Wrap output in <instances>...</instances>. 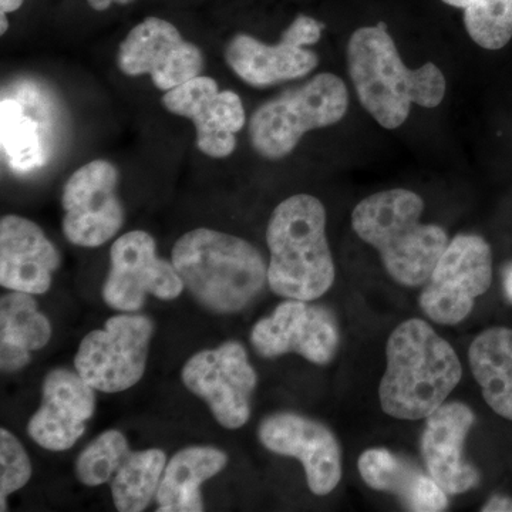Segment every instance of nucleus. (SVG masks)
<instances>
[{
  "label": "nucleus",
  "mask_w": 512,
  "mask_h": 512,
  "mask_svg": "<svg viewBox=\"0 0 512 512\" xmlns=\"http://www.w3.org/2000/svg\"><path fill=\"white\" fill-rule=\"evenodd\" d=\"M346 56L357 99L387 130L402 126L413 104L434 109L443 103L447 87L443 72L430 62L409 69L384 23L353 32Z\"/></svg>",
  "instance_id": "obj_1"
},
{
  "label": "nucleus",
  "mask_w": 512,
  "mask_h": 512,
  "mask_svg": "<svg viewBox=\"0 0 512 512\" xmlns=\"http://www.w3.org/2000/svg\"><path fill=\"white\" fill-rule=\"evenodd\" d=\"M386 357L379 399L383 412L394 419H427L446 403L463 376L456 350L420 319L394 329Z\"/></svg>",
  "instance_id": "obj_2"
},
{
  "label": "nucleus",
  "mask_w": 512,
  "mask_h": 512,
  "mask_svg": "<svg viewBox=\"0 0 512 512\" xmlns=\"http://www.w3.org/2000/svg\"><path fill=\"white\" fill-rule=\"evenodd\" d=\"M184 288L214 313H237L247 308L268 282L261 252L245 239L197 228L175 242L171 254Z\"/></svg>",
  "instance_id": "obj_3"
},
{
  "label": "nucleus",
  "mask_w": 512,
  "mask_h": 512,
  "mask_svg": "<svg viewBox=\"0 0 512 512\" xmlns=\"http://www.w3.org/2000/svg\"><path fill=\"white\" fill-rule=\"evenodd\" d=\"M423 211L420 195L394 188L360 201L352 214L357 237L379 252L394 281L410 288L429 281L450 242L439 225L421 222Z\"/></svg>",
  "instance_id": "obj_4"
},
{
  "label": "nucleus",
  "mask_w": 512,
  "mask_h": 512,
  "mask_svg": "<svg viewBox=\"0 0 512 512\" xmlns=\"http://www.w3.org/2000/svg\"><path fill=\"white\" fill-rule=\"evenodd\" d=\"M271 259L268 284L286 299L312 302L335 282V262L326 238V210L308 194L293 195L272 212L266 229Z\"/></svg>",
  "instance_id": "obj_5"
},
{
  "label": "nucleus",
  "mask_w": 512,
  "mask_h": 512,
  "mask_svg": "<svg viewBox=\"0 0 512 512\" xmlns=\"http://www.w3.org/2000/svg\"><path fill=\"white\" fill-rule=\"evenodd\" d=\"M348 107L345 82L333 73L316 74L254 111L249 121L252 147L266 160H282L309 131L339 123Z\"/></svg>",
  "instance_id": "obj_6"
},
{
  "label": "nucleus",
  "mask_w": 512,
  "mask_h": 512,
  "mask_svg": "<svg viewBox=\"0 0 512 512\" xmlns=\"http://www.w3.org/2000/svg\"><path fill=\"white\" fill-rule=\"evenodd\" d=\"M153 335L154 323L147 316H113L104 329L84 336L74 367L96 392H124L144 376Z\"/></svg>",
  "instance_id": "obj_7"
},
{
  "label": "nucleus",
  "mask_w": 512,
  "mask_h": 512,
  "mask_svg": "<svg viewBox=\"0 0 512 512\" xmlns=\"http://www.w3.org/2000/svg\"><path fill=\"white\" fill-rule=\"evenodd\" d=\"M493 282V254L478 235L448 242L420 295V308L433 322L457 325L470 315L478 296Z\"/></svg>",
  "instance_id": "obj_8"
},
{
  "label": "nucleus",
  "mask_w": 512,
  "mask_h": 512,
  "mask_svg": "<svg viewBox=\"0 0 512 512\" xmlns=\"http://www.w3.org/2000/svg\"><path fill=\"white\" fill-rule=\"evenodd\" d=\"M325 25L308 15H298L275 45H266L247 33H239L225 47V62L242 82L258 89L308 76L319 57L308 46L322 37Z\"/></svg>",
  "instance_id": "obj_9"
},
{
  "label": "nucleus",
  "mask_w": 512,
  "mask_h": 512,
  "mask_svg": "<svg viewBox=\"0 0 512 512\" xmlns=\"http://www.w3.org/2000/svg\"><path fill=\"white\" fill-rule=\"evenodd\" d=\"M181 377L222 427L237 430L248 423L258 376L241 343L229 340L218 348L201 350L185 363Z\"/></svg>",
  "instance_id": "obj_10"
},
{
  "label": "nucleus",
  "mask_w": 512,
  "mask_h": 512,
  "mask_svg": "<svg viewBox=\"0 0 512 512\" xmlns=\"http://www.w3.org/2000/svg\"><path fill=\"white\" fill-rule=\"evenodd\" d=\"M173 262L158 258L154 238L146 231L121 235L110 251V272L103 298L114 311H140L147 295L173 301L184 291Z\"/></svg>",
  "instance_id": "obj_11"
},
{
  "label": "nucleus",
  "mask_w": 512,
  "mask_h": 512,
  "mask_svg": "<svg viewBox=\"0 0 512 512\" xmlns=\"http://www.w3.org/2000/svg\"><path fill=\"white\" fill-rule=\"evenodd\" d=\"M119 171L107 160H94L74 171L63 188V234L83 248L109 242L124 224L119 195Z\"/></svg>",
  "instance_id": "obj_12"
},
{
  "label": "nucleus",
  "mask_w": 512,
  "mask_h": 512,
  "mask_svg": "<svg viewBox=\"0 0 512 512\" xmlns=\"http://www.w3.org/2000/svg\"><path fill=\"white\" fill-rule=\"evenodd\" d=\"M117 66L126 76L147 74L158 90L170 92L200 76L204 56L173 23L150 16L134 26L120 43Z\"/></svg>",
  "instance_id": "obj_13"
},
{
  "label": "nucleus",
  "mask_w": 512,
  "mask_h": 512,
  "mask_svg": "<svg viewBox=\"0 0 512 512\" xmlns=\"http://www.w3.org/2000/svg\"><path fill=\"white\" fill-rule=\"evenodd\" d=\"M251 342L266 359L293 352L315 365H328L339 349L338 322L325 306L289 299L255 323Z\"/></svg>",
  "instance_id": "obj_14"
},
{
  "label": "nucleus",
  "mask_w": 512,
  "mask_h": 512,
  "mask_svg": "<svg viewBox=\"0 0 512 512\" xmlns=\"http://www.w3.org/2000/svg\"><path fill=\"white\" fill-rule=\"evenodd\" d=\"M161 103L171 114L192 121L202 154L227 158L234 153L237 133L247 121L244 104L237 93L221 92L214 79L200 74L165 92Z\"/></svg>",
  "instance_id": "obj_15"
},
{
  "label": "nucleus",
  "mask_w": 512,
  "mask_h": 512,
  "mask_svg": "<svg viewBox=\"0 0 512 512\" xmlns=\"http://www.w3.org/2000/svg\"><path fill=\"white\" fill-rule=\"evenodd\" d=\"M258 436L266 450L301 461L313 494L328 495L338 487L342 451L325 424L295 413H276L262 421Z\"/></svg>",
  "instance_id": "obj_16"
},
{
  "label": "nucleus",
  "mask_w": 512,
  "mask_h": 512,
  "mask_svg": "<svg viewBox=\"0 0 512 512\" xmlns=\"http://www.w3.org/2000/svg\"><path fill=\"white\" fill-rule=\"evenodd\" d=\"M96 390L77 370L55 369L42 386V404L28 423L30 439L50 451L70 450L96 410Z\"/></svg>",
  "instance_id": "obj_17"
},
{
  "label": "nucleus",
  "mask_w": 512,
  "mask_h": 512,
  "mask_svg": "<svg viewBox=\"0 0 512 512\" xmlns=\"http://www.w3.org/2000/svg\"><path fill=\"white\" fill-rule=\"evenodd\" d=\"M476 416L464 403H444L426 419L421 456L427 473L448 495L467 493L480 483V473L464 458V443Z\"/></svg>",
  "instance_id": "obj_18"
},
{
  "label": "nucleus",
  "mask_w": 512,
  "mask_h": 512,
  "mask_svg": "<svg viewBox=\"0 0 512 512\" xmlns=\"http://www.w3.org/2000/svg\"><path fill=\"white\" fill-rule=\"evenodd\" d=\"M62 264L60 252L35 222L6 215L0 221V285L42 295Z\"/></svg>",
  "instance_id": "obj_19"
},
{
  "label": "nucleus",
  "mask_w": 512,
  "mask_h": 512,
  "mask_svg": "<svg viewBox=\"0 0 512 512\" xmlns=\"http://www.w3.org/2000/svg\"><path fill=\"white\" fill-rule=\"evenodd\" d=\"M357 467L370 488L396 495L409 511L439 512L448 507V494L430 474L387 448L366 450Z\"/></svg>",
  "instance_id": "obj_20"
},
{
  "label": "nucleus",
  "mask_w": 512,
  "mask_h": 512,
  "mask_svg": "<svg viewBox=\"0 0 512 512\" xmlns=\"http://www.w3.org/2000/svg\"><path fill=\"white\" fill-rule=\"evenodd\" d=\"M228 464L224 451L211 446L183 448L165 466L156 500L158 512H201V485Z\"/></svg>",
  "instance_id": "obj_21"
},
{
  "label": "nucleus",
  "mask_w": 512,
  "mask_h": 512,
  "mask_svg": "<svg viewBox=\"0 0 512 512\" xmlns=\"http://www.w3.org/2000/svg\"><path fill=\"white\" fill-rule=\"evenodd\" d=\"M52 338L49 319L39 312L32 293L10 291L0 299V366L18 372L30 353L45 348Z\"/></svg>",
  "instance_id": "obj_22"
},
{
  "label": "nucleus",
  "mask_w": 512,
  "mask_h": 512,
  "mask_svg": "<svg viewBox=\"0 0 512 512\" xmlns=\"http://www.w3.org/2000/svg\"><path fill=\"white\" fill-rule=\"evenodd\" d=\"M468 360L485 402L512 421V329L485 330L471 343Z\"/></svg>",
  "instance_id": "obj_23"
},
{
  "label": "nucleus",
  "mask_w": 512,
  "mask_h": 512,
  "mask_svg": "<svg viewBox=\"0 0 512 512\" xmlns=\"http://www.w3.org/2000/svg\"><path fill=\"white\" fill-rule=\"evenodd\" d=\"M167 457L160 448L128 451L111 480L114 505L120 512H140L156 497Z\"/></svg>",
  "instance_id": "obj_24"
},
{
  "label": "nucleus",
  "mask_w": 512,
  "mask_h": 512,
  "mask_svg": "<svg viewBox=\"0 0 512 512\" xmlns=\"http://www.w3.org/2000/svg\"><path fill=\"white\" fill-rule=\"evenodd\" d=\"M464 12L467 33L478 46L500 50L512 37V0H443Z\"/></svg>",
  "instance_id": "obj_25"
},
{
  "label": "nucleus",
  "mask_w": 512,
  "mask_h": 512,
  "mask_svg": "<svg viewBox=\"0 0 512 512\" xmlns=\"http://www.w3.org/2000/svg\"><path fill=\"white\" fill-rule=\"evenodd\" d=\"M2 124V148L10 163L19 170H30L42 163L39 128L26 116L18 101L2 100L0 106Z\"/></svg>",
  "instance_id": "obj_26"
},
{
  "label": "nucleus",
  "mask_w": 512,
  "mask_h": 512,
  "mask_svg": "<svg viewBox=\"0 0 512 512\" xmlns=\"http://www.w3.org/2000/svg\"><path fill=\"white\" fill-rule=\"evenodd\" d=\"M130 447L119 430H107L89 444L76 461L77 480L87 487H97L113 480Z\"/></svg>",
  "instance_id": "obj_27"
},
{
  "label": "nucleus",
  "mask_w": 512,
  "mask_h": 512,
  "mask_svg": "<svg viewBox=\"0 0 512 512\" xmlns=\"http://www.w3.org/2000/svg\"><path fill=\"white\" fill-rule=\"evenodd\" d=\"M32 477V464L20 441L6 429L0 430V511L8 510L6 498L25 487Z\"/></svg>",
  "instance_id": "obj_28"
},
{
  "label": "nucleus",
  "mask_w": 512,
  "mask_h": 512,
  "mask_svg": "<svg viewBox=\"0 0 512 512\" xmlns=\"http://www.w3.org/2000/svg\"><path fill=\"white\" fill-rule=\"evenodd\" d=\"M483 512H512V498L505 495H494L481 508Z\"/></svg>",
  "instance_id": "obj_29"
},
{
  "label": "nucleus",
  "mask_w": 512,
  "mask_h": 512,
  "mask_svg": "<svg viewBox=\"0 0 512 512\" xmlns=\"http://www.w3.org/2000/svg\"><path fill=\"white\" fill-rule=\"evenodd\" d=\"M134 0H87L90 8L97 10V12H103V10H107L111 8L113 5H130Z\"/></svg>",
  "instance_id": "obj_30"
},
{
  "label": "nucleus",
  "mask_w": 512,
  "mask_h": 512,
  "mask_svg": "<svg viewBox=\"0 0 512 512\" xmlns=\"http://www.w3.org/2000/svg\"><path fill=\"white\" fill-rule=\"evenodd\" d=\"M503 285L505 296H507L508 301L512 303V262L505 266L504 274H503Z\"/></svg>",
  "instance_id": "obj_31"
},
{
  "label": "nucleus",
  "mask_w": 512,
  "mask_h": 512,
  "mask_svg": "<svg viewBox=\"0 0 512 512\" xmlns=\"http://www.w3.org/2000/svg\"><path fill=\"white\" fill-rule=\"evenodd\" d=\"M25 0H0V12H16Z\"/></svg>",
  "instance_id": "obj_32"
},
{
  "label": "nucleus",
  "mask_w": 512,
  "mask_h": 512,
  "mask_svg": "<svg viewBox=\"0 0 512 512\" xmlns=\"http://www.w3.org/2000/svg\"><path fill=\"white\" fill-rule=\"evenodd\" d=\"M0 33H2V35H5L6 33V30H8L9 28V22H8V18H6V13L5 12H0Z\"/></svg>",
  "instance_id": "obj_33"
}]
</instances>
